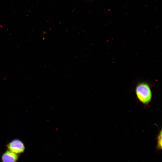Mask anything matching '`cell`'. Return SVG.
Listing matches in <instances>:
<instances>
[{
  "label": "cell",
  "mask_w": 162,
  "mask_h": 162,
  "mask_svg": "<svg viewBox=\"0 0 162 162\" xmlns=\"http://www.w3.org/2000/svg\"><path fill=\"white\" fill-rule=\"evenodd\" d=\"M7 146L8 150L18 154L23 153L25 148L24 143L18 139L12 140L8 144Z\"/></svg>",
  "instance_id": "cell-2"
},
{
  "label": "cell",
  "mask_w": 162,
  "mask_h": 162,
  "mask_svg": "<svg viewBox=\"0 0 162 162\" xmlns=\"http://www.w3.org/2000/svg\"><path fill=\"white\" fill-rule=\"evenodd\" d=\"M19 158L18 154L8 150L2 154V162H16Z\"/></svg>",
  "instance_id": "cell-3"
},
{
  "label": "cell",
  "mask_w": 162,
  "mask_h": 162,
  "mask_svg": "<svg viewBox=\"0 0 162 162\" xmlns=\"http://www.w3.org/2000/svg\"><path fill=\"white\" fill-rule=\"evenodd\" d=\"M135 90L136 98L140 102L146 105L150 103L152 94L149 83L146 82H139L136 84Z\"/></svg>",
  "instance_id": "cell-1"
},
{
  "label": "cell",
  "mask_w": 162,
  "mask_h": 162,
  "mask_svg": "<svg viewBox=\"0 0 162 162\" xmlns=\"http://www.w3.org/2000/svg\"><path fill=\"white\" fill-rule=\"evenodd\" d=\"M162 130L161 129L157 136V144L156 148L157 150H159L162 149Z\"/></svg>",
  "instance_id": "cell-4"
}]
</instances>
